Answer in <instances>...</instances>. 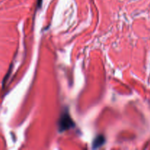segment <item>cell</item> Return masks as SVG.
Returning a JSON list of instances; mask_svg holds the SVG:
<instances>
[{
    "label": "cell",
    "mask_w": 150,
    "mask_h": 150,
    "mask_svg": "<svg viewBox=\"0 0 150 150\" xmlns=\"http://www.w3.org/2000/svg\"><path fill=\"white\" fill-rule=\"evenodd\" d=\"M104 142H105L104 137L102 135H99L94 139V142H93V147H94V148H98V147L103 145Z\"/></svg>",
    "instance_id": "obj_2"
},
{
    "label": "cell",
    "mask_w": 150,
    "mask_h": 150,
    "mask_svg": "<svg viewBox=\"0 0 150 150\" xmlns=\"http://www.w3.org/2000/svg\"><path fill=\"white\" fill-rule=\"evenodd\" d=\"M72 125H73V122H72V119L69 117L68 114H64L61 117L59 122V126H60V130H66L69 129Z\"/></svg>",
    "instance_id": "obj_1"
}]
</instances>
